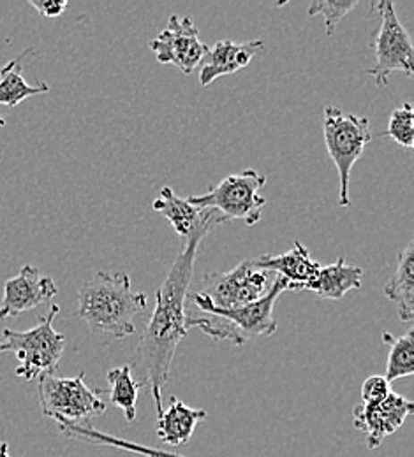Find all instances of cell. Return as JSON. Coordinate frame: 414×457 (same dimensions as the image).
Returning <instances> with one entry per match:
<instances>
[{"label":"cell","instance_id":"20","mask_svg":"<svg viewBox=\"0 0 414 457\" xmlns=\"http://www.w3.org/2000/svg\"><path fill=\"white\" fill-rule=\"evenodd\" d=\"M30 52L32 50L23 52L20 57L11 60L0 69V104L2 106L16 108L20 103H23L29 97L50 92V87L46 83L29 85L21 76V60Z\"/></svg>","mask_w":414,"mask_h":457},{"label":"cell","instance_id":"5","mask_svg":"<svg viewBox=\"0 0 414 457\" xmlns=\"http://www.w3.org/2000/svg\"><path fill=\"white\" fill-rule=\"evenodd\" d=\"M265 185L266 176L256 170H245L224 178L207 194L187 197V201L199 210L214 212L221 224L240 220L247 228H254L261 220L266 204V199L259 194Z\"/></svg>","mask_w":414,"mask_h":457},{"label":"cell","instance_id":"22","mask_svg":"<svg viewBox=\"0 0 414 457\" xmlns=\"http://www.w3.org/2000/svg\"><path fill=\"white\" fill-rule=\"evenodd\" d=\"M108 384L110 389L106 395H110V400L123 410L127 422L136 420V401L143 382H138L132 377V370L129 364H123L119 368H114L108 371Z\"/></svg>","mask_w":414,"mask_h":457},{"label":"cell","instance_id":"14","mask_svg":"<svg viewBox=\"0 0 414 457\" xmlns=\"http://www.w3.org/2000/svg\"><path fill=\"white\" fill-rule=\"evenodd\" d=\"M252 262L256 268L272 271L277 277L284 278L290 284L288 290H298L303 284H307L321 268V264L312 261L308 250L300 241H295L293 248L284 253L252 257Z\"/></svg>","mask_w":414,"mask_h":457},{"label":"cell","instance_id":"23","mask_svg":"<svg viewBox=\"0 0 414 457\" xmlns=\"http://www.w3.org/2000/svg\"><path fill=\"white\" fill-rule=\"evenodd\" d=\"M381 136L392 137L397 145H401L404 148H413L414 110L411 103H404L392 112L390 120H388V127Z\"/></svg>","mask_w":414,"mask_h":457},{"label":"cell","instance_id":"9","mask_svg":"<svg viewBox=\"0 0 414 457\" xmlns=\"http://www.w3.org/2000/svg\"><path fill=\"white\" fill-rule=\"evenodd\" d=\"M374 9L381 16V27L374 39L376 65L367 71V74L376 79L379 88H383L395 71L413 76L414 48L411 36L397 18L395 4L392 0H379L374 4Z\"/></svg>","mask_w":414,"mask_h":457},{"label":"cell","instance_id":"3","mask_svg":"<svg viewBox=\"0 0 414 457\" xmlns=\"http://www.w3.org/2000/svg\"><path fill=\"white\" fill-rule=\"evenodd\" d=\"M288 286L290 284L284 278L277 277L265 297L237 310L214 308L201 294L192 292L189 294L190 301L201 315H187V328H198L215 342L228 340L235 345H245L256 338H268L277 331L274 306L279 295L288 290Z\"/></svg>","mask_w":414,"mask_h":457},{"label":"cell","instance_id":"15","mask_svg":"<svg viewBox=\"0 0 414 457\" xmlns=\"http://www.w3.org/2000/svg\"><path fill=\"white\" fill-rule=\"evenodd\" d=\"M363 270L358 266H348L344 257H339L337 262L330 266H321L317 273L298 290L316 292L321 299H342L350 290L361 288Z\"/></svg>","mask_w":414,"mask_h":457},{"label":"cell","instance_id":"17","mask_svg":"<svg viewBox=\"0 0 414 457\" xmlns=\"http://www.w3.org/2000/svg\"><path fill=\"white\" fill-rule=\"evenodd\" d=\"M154 210L161 213L165 219L170 220L172 228H175L180 237H189L192 232H196L205 222L217 217L214 212L199 210L192 206L187 199L178 197L177 194L165 187L159 194V197L154 201Z\"/></svg>","mask_w":414,"mask_h":457},{"label":"cell","instance_id":"18","mask_svg":"<svg viewBox=\"0 0 414 457\" xmlns=\"http://www.w3.org/2000/svg\"><path fill=\"white\" fill-rule=\"evenodd\" d=\"M384 295L397 304L399 319L406 324L414 320V243L399 253L395 273L384 286Z\"/></svg>","mask_w":414,"mask_h":457},{"label":"cell","instance_id":"8","mask_svg":"<svg viewBox=\"0 0 414 457\" xmlns=\"http://www.w3.org/2000/svg\"><path fill=\"white\" fill-rule=\"evenodd\" d=\"M277 275L256 268L252 259H243L226 273H212L201 280L198 294H201L214 308L237 310L265 297Z\"/></svg>","mask_w":414,"mask_h":457},{"label":"cell","instance_id":"11","mask_svg":"<svg viewBox=\"0 0 414 457\" xmlns=\"http://www.w3.org/2000/svg\"><path fill=\"white\" fill-rule=\"evenodd\" d=\"M413 401L392 391L381 403L356 404L353 422L356 429L365 435L368 451H376L383 445L386 436L397 433L404 426L406 419L413 415Z\"/></svg>","mask_w":414,"mask_h":457},{"label":"cell","instance_id":"1","mask_svg":"<svg viewBox=\"0 0 414 457\" xmlns=\"http://www.w3.org/2000/svg\"><path fill=\"white\" fill-rule=\"evenodd\" d=\"M215 224H221L217 217L205 222L185 239L182 252L170 268L163 286L157 290L156 308L145 326L139 342V357L157 415L163 411L161 393L170 380V370L178 345L189 335L185 303L189 297V287L192 282L198 252L203 239Z\"/></svg>","mask_w":414,"mask_h":457},{"label":"cell","instance_id":"24","mask_svg":"<svg viewBox=\"0 0 414 457\" xmlns=\"http://www.w3.org/2000/svg\"><path fill=\"white\" fill-rule=\"evenodd\" d=\"M355 7H358L356 0L350 2H328V0H314L308 7V16H323L325 20V32L326 36H334L337 25L344 20L346 14H350Z\"/></svg>","mask_w":414,"mask_h":457},{"label":"cell","instance_id":"19","mask_svg":"<svg viewBox=\"0 0 414 457\" xmlns=\"http://www.w3.org/2000/svg\"><path fill=\"white\" fill-rule=\"evenodd\" d=\"M60 431L74 440L90 444L94 447H110V449H119L122 453H131L136 456L143 457H187L172 453V451H161L156 447H148V445H141V444H134V442H127L122 440L119 436H112L108 433H103L92 426L85 424H74V422H59Z\"/></svg>","mask_w":414,"mask_h":457},{"label":"cell","instance_id":"27","mask_svg":"<svg viewBox=\"0 0 414 457\" xmlns=\"http://www.w3.org/2000/svg\"><path fill=\"white\" fill-rule=\"evenodd\" d=\"M0 457H9V445L5 442L0 444Z\"/></svg>","mask_w":414,"mask_h":457},{"label":"cell","instance_id":"2","mask_svg":"<svg viewBox=\"0 0 414 457\" xmlns=\"http://www.w3.org/2000/svg\"><path fill=\"white\" fill-rule=\"evenodd\" d=\"M147 308V295L134 292L127 273L97 271L78 292V317L101 337L123 340L134 335V317Z\"/></svg>","mask_w":414,"mask_h":457},{"label":"cell","instance_id":"10","mask_svg":"<svg viewBox=\"0 0 414 457\" xmlns=\"http://www.w3.org/2000/svg\"><path fill=\"white\" fill-rule=\"evenodd\" d=\"M148 48L159 63H173L185 76L199 67L208 52L194 21L189 16L178 18L177 14L170 16L168 27L148 43Z\"/></svg>","mask_w":414,"mask_h":457},{"label":"cell","instance_id":"16","mask_svg":"<svg viewBox=\"0 0 414 457\" xmlns=\"http://www.w3.org/2000/svg\"><path fill=\"white\" fill-rule=\"evenodd\" d=\"M205 419V410L190 408L183 401L172 398L170 408L157 415V436L165 445L182 447L190 440L196 426Z\"/></svg>","mask_w":414,"mask_h":457},{"label":"cell","instance_id":"28","mask_svg":"<svg viewBox=\"0 0 414 457\" xmlns=\"http://www.w3.org/2000/svg\"><path fill=\"white\" fill-rule=\"evenodd\" d=\"M4 125H5V120L0 116V127H4Z\"/></svg>","mask_w":414,"mask_h":457},{"label":"cell","instance_id":"13","mask_svg":"<svg viewBox=\"0 0 414 457\" xmlns=\"http://www.w3.org/2000/svg\"><path fill=\"white\" fill-rule=\"evenodd\" d=\"M265 50L263 39L235 43L230 39L219 41L214 48H208L207 62L199 63V83L210 87L217 78L235 74L240 69L247 67L250 60ZM203 58V60H205Z\"/></svg>","mask_w":414,"mask_h":457},{"label":"cell","instance_id":"21","mask_svg":"<svg viewBox=\"0 0 414 457\" xmlns=\"http://www.w3.org/2000/svg\"><path fill=\"white\" fill-rule=\"evenodd\" d=\"M383 343L390 346L388 352V366H386V382L392 384L399 378L413 377L414 375V333L408 329V333L401 337H393L390 333H383Z\"/></svg>","mask_w":414,"mask_h":457},{"label":"cell","instance_id":"12","mask_svg":"<svg viewBox=\"0 0 414 457\" xmlns=\"http://www.w3.org/2000/svg\"><path fill=\"white\" fill-rule=\"evenodd\" d=\"M59 288L54 278L43 277L36 266H23L20 273L4 284V295L0 301V320L18 317L29 310L52 301Z\"/></svg>","mask_w":414,"mask_h":457},{"label":"cell","instance_id":"4","mask_svg":"<svg viewBox=\"0 0 414 457\" xmlns=\"http://www.w3.org/2000/svg\"><path fill=\"white\" fill-rule=\"evenodd\" d=\"M59 304H52L50 312L29 331L4 329L0 337V353L11 352L18 359L16 375L25 382H32L43 375H55L65 346V337L54 329L59 315Z\"/></svg>","mask_w":414,"mask_h":457},{"label":"cell","instance_id":"26","mask_svg":"<svg viewBox=\"0 0 414 457\" xmlns=\"http://www.w3.org/2000/svg\"><path fill=\"white\" fill-rule=\"evenodd\" d=\"M29 4L45 18H57L65 9V0H29Z\"/></svg>","mask_w":414,"mask_h":457},{"label":"cell","instance_id":"25","mask_svg":"<svg viewBox=\"0 0 414 457\" xmlns=\"http://www.w3.org/2000/svg\"><path fill=\"white\" fill-rule=\"evenodd\" d=\"M390 393H392V387L384 377L381 375L368 377L361 386V403L365 404L381 403Z\"/></svg>","mask_w":414,"mask_h":457},{"label":"cell","instance_id":"7","mask_svg":"<svg viewBox=\"0 0 414 457\" xmlns=\"http://www.w3.org/2000/svg\"><path fill=\"white\" fill-rule=\"evenodd\" d=\"M39 401L43 415L59 422L85 424L92 417L106 411V403L99 398V389L85 386V373L72 378L55 375L39 377Z\"/></svg>","mask_w":414,"mask_h":457},{"label":"cell","instance_id":"6","mask_svg":"<svg viewBox=\"0 0 414 457\" xmlns=\"http://www.w3.org/2000/svg\"><path fill=\"white\" fill-rule=\"evenodd\" d=\"M323 136L328 155L339 171V204L350 208V178L365 146L372 141L370 121L367 116H356L335 106H326L323 116Z\"/></svg>","mask_w":414,"mask_h":457}]
</instances>
